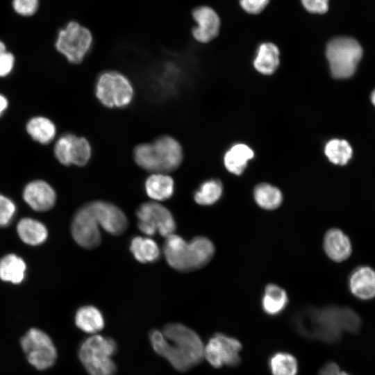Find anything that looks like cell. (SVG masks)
Listing matches in <instances>:
<instances>
[{"instance_id":"21","label":"cell","mask_w":375,"mask_h":375,"mask_svg":"<svg viewBox=\"0 0 375 375\" xmlns=\"http://www.w3.org/2000/svg\"><path fill=\"white\" fill-rule=\"evenodd\" d=\"M26 129L33 140L42 144L50 143L56 134V128L53 122L42 116L30 119L26 124Z\"/></svg>"},{"instance_id":"27","label":"cell","mask_w":375,"mask_h":375,"mask_svg":"<svg viewBox=\"0 0 375 375\" xmlns=\"http://www.w3.org/2000/svg\"><path fill=\"white\" fill-rule=\"evenodd\" d=\"M134 258L141 263L153 262L160 257V249L156 242L149 238L134 237L130 245Z\"/></svg>"},{"instance_id":"40","label":"cell","mask_w":375,"mask_h":375,"mask_svg":"<svg viewBox=\"0 0 375 375\" xmlns=\"http://www.w3.org/2000/svg\"><path fill=\"white\" fill-rule=\"evenodd\" d=\"M371 99H372V102L375 106V90L372 93Z\"/></svg>"},{"instance_id":"1","label":"cell","mask_w":375,"mask_h":375,"mask_svg":"<svg viewBox=\"0 0 375 375\" xmlns=\"http://www.w3.org/2000/svg\"><path fill=\"white\" fill-rule=\"evenodd\" d=\"M294 329L305 338L326 344L340 341L344 333L356 334L362 326L359 315L346 306L310 307L292 318Z\"/></svg>"},{"instance_id":"18","label":"cell","mask_w":375,"mask_h":375,"mask_svg":"<svg viewBox=\"0 0 375 375\" xmlns=\"http://www.w3.org/2000/svg\"><path fill=\"white\" fill-rule=\"evenodd\" d=\"M147 195L155 201H165L169 199L174 193L173 178L165 173H153L144 183Z\"/></svg>"},{"instance_id":"29","label":"cell","mask_w":375,"mask_h":375,"mask_svg":"<svg viewBox=\"0 0 375 375\" xmlns=\"http://www.w3.org/2000/svg\"><path fill=\"white\" fill-rule=\"evenodd\" d=\"M272 375H297L298 363L295 357L286 352H276L269 360Z\"/></svg>"},{"instance_id":"32","label":"cell","mask_w":375,"mask_h":375,"mask_svg":"<svg viewBox=\"0 0 375 375\" xmlns=\"http://www.w3.org/2000/svg\"><path fill=\"white\" fill-rule=\"evenodd\" d=\"M40 6V0H12L14 11L22 17H31L35 15Z\"/></svg>"},{"instance_id":"16","label":"cell","mask_w":375,"mask_h":375,"mask_svg":"<svg viewBox=\"0 0 375 375\" xmlns=\"http://www.w3.org/2000/svg\"><path fill=\"white\" fill-rule=\"evenodd\" d=\"M349 288L357 299L368 301L375 298V271L369 266L354 269L349 278Z\"/></svg>"},{"instance_id":"11","label":"cell","mask_w":375,"mask_h":375,"mask_svg":"<svg viewBox=\"0 0 375 375\" xmlns=\"http://www.w3.org/2000/svg\"><path fill=\"white\" fill-rule=\"evenodd\" d=\"M99 223L88 203L76 212L71 225L72 235L81 247L92 249L101 243Z\"/></svg>"},{"instance_id":"38","label":"cell","mask_w":375,"mask_h":375,"mask_svg":"<svg viewBox=\"0 0 375 375\" xmlns=\"http://www.w3.org/2000/svg\"><path fill=\"white\" fill-rule=\"evenodd\" d=\"M8 100L2 94H0V116L4 112L8 107Z\"/></svg>"},{"instance_id":"35","label":"cell","mask_w":375,"mask_h":375,"mask_svg":"<svg viewBox=\"0 0 375 375\" xmlns=\"http://www.w3.org/2000/svg\"><path fill=\"white\" fill-rule=\"evenodd\" d=\"M304 8L312 13H325L328 9V0H301Z\"/></svg>"},{"instance_id":"33","label":"cell","mask_w":375,"mask_h":375,"mask_svg":"<svg viewBox=\"0 0 375 375\" xmlns=\"http://www.w3.org/2000/svg\"><path fill=\"white\" fill-rule=\"evenodd\" d=\"M16 210L13 201L0 194V226H7L12 219Z\"/></svg>"},{"instance_id":"34","label":"cell","mask_w":375,"mask_h":375,"mask_svg":"<svg viewBox=\"0 0 375 375\" xmlns=\"http://www.w3.org/2000/svg\"><path fill=\"white\" fill-rule=\"evenodd\" d=\"M269 0H240L242 8L250 14H258L262 12Z\"/></svg>"},{"instance_id":"8","label":"cell","mask_w":375,"mask_h":375,"mask_svg":"<svg viewBox=\"0 0 375 375\" xmlns=\"http://www.w3.org/2000/svg\"><path fill=\"white\" fill-rule=\"evenodd\" d=\"M20 344L28 362L37 369H47L55 363L56 349L44 331L35 328L29 329L22 336Z\"/></svg>"},{"instance_id":"13","label":"cell","mask_w":375,"mask_h":375,"mask_svg":"<svg viewBox=\"0 0 375 375\" xmlns=\"http://www.w3.org/2000/svg\"><path fill=\"white\" fill-rule=\"evenodd\" d=\"M88 204L99 225L108 233L119 235L126 230L127 217L115 204L101 200L91 201Z\"/></svg>"},{"instance_id":"20","label":"cell","mask_w":375,"mask_h":375,"mask_svg":"<svg viewBox=\"0 0 375 375\" xmlns=\"http://www.w3.org/2000/svg\"><path fill=\"white\" fill-rule=\"evenodd\" d=\"M75 324L81 331L95 334L103 329L104 319L100 310L92 306L80 308L75 315Z\"/></svg>"},{"instance_id":"5","label":"cell","mask_w":375,"mask_h":375,"mask_svg":"<svg viewBox=\"0 0 375 375\" xmlns=\"http://www.w3.org/2000/svg\"><path fill=\"white\" fill-rule=\"evenodd\" d=\"M93 44L91 31L77 21H69L57 34L56 50L69 62L78 64L83 61Z\"/></svg>"},{"instance_id":"26","label":"cell","mask_w":375,"mask_h":375,"mask_svg":"<svg viewBox=\"0 0 375 375\" xmlns=\"http://www.w3.org/2000/svg\"><path fill=\"white\" fill-rule=\"evenodd\" d=\"M26 266L23 259L15 254H8L0 260V278L14 284L24 278Z\"/></svg>"},{"instance_id":"23","label":"cell","mask_w":375,"mask_h":375,"mask_svg":"<svg viewBox=\"0 0 375 375\" xmlns=\"http://www.w3.org/2000/svg\"><path fill=\"white\" fill-rule=\"evenodd\" d=\"M288 303L286 292L280 286L269 284L265 287L262 307L265 313L276 315L281 313Z\"/></svg>"},{"instance_id":"30","label":"cell","mask_w":375,"mask_h":375,"mask_svg":"<svg viewBox=\"0 0 375 375\" xmlns=\"http://www.w3.org/2000/svg\"><path fill=\"white\" fill-rule=\"evenodd\" d=\"M222 192L221 181L217 179H210L201 184L194 193V199L199 205L210 206L220 199Z\"/></svg>"},{"instance_id":"25","label":"cell","mask_w":375,"mask_h":375,"mask_svg":"<svg viewBox=\"0 0 375 375\" xmlns=\"http://www.w3.org/2000/svg\"><path fill=\"white\" fill-rule=\"evenodd\" d=\"M67 151L69 166L74 165L83 167L89 162L92 155L88 140L72 133L69 134Z\"/></svg>"},{"instance_id":"17","label":"cell","mask_w":375,"mask_h":375,"mask_svg":"<svg viewBox=\"0 0 375 375\" xmlns=\"http://www.w3.org/2000/svg\"><path fill=\"white\" fill-rule=\"evenodd\" d=\"M323 246L328 257L337 262L347 260L352 251L349 237L338 228H331L326 233Z\"/></svg>"},{"instance_id":"12","label":"cell","mask_w":375,"mask_h":375,"mask_svg":"<svg viewBox=\"0 0 375 375\" xmlns=\"http://www.w3.org/2000/svg\"><path fill=\"white\" fill-rule=\"evenodd\" d=\"M155 173H166L176 169L183 160V150L179 142L168 135L161 136L151 143Z\"/></svg>"},{"instance_id":"39","label":"cell","mask_w":375,"mask_h":375,"mask_svg":"<svg viewBox=\"0 0 375 375\" xmlns=\"http://www.w3.org/2000/svg\"><path fill=\"white\" fill-rule=\"evenodd\" d=\"M7 51L5 43L0 40V55Z\"/></svg>"},{"instance_id":"19","label":"cell","mask_w":375,"mask_h":375,"mask_svg":"<svg viewBox=\"0 0 375 375\" xmlns=\"http://www.w3.org/2000/svg\"><path fill=\"white\" fill-rule=\"evenodd\" d=\"M17 230L20 239L29 245L43 243L48 235L45 226L31 218L22 219L17 224Z\"/></svg>"},{"instance_id":"7","label":"cell","mask_w":375,"mask_h":375,"mask_svg":"<svg viewBox=\"0 0 375 375\" xmlns=\"http://www.w3.org/2000/svg\"><path fill=\"white\" fill-rule=\"evenodd\" d=\"M95 95L106 107L124 108L132 101L134 90L126 76L116 71H106L97 80Z\"/></svg>"},{"instance_id":"24","label":"cell","mask_w":375,"mask_h":375,"mask_svg":"<svg viewBox=\"0 0 375 375\" xmlns=\"http://www.w3.org/2000/svg\"><path fill=\"white\" fill-rule=\"evenodd\" d=\"M253 157V151L244 144L233 146L224 156V165L228 171L236 175H240L247 165V162Z\"/></svg>"},{"instance_id":"14","label":"cell","mask_w":375,"mask_h":375,"mask_svg":"<svg viewBox=\"0 0 375 375\" xmlns=\"http://www.w3.org/2000/svg\"><path fill=\"white\" fill-rule=\"evenodd\" d=\"M192 17L196 22V26L192 29V34L197 41L206 43L217 36L220 19L212 8L207 6H198L193 9Z\"/></svg>"},{"instance_id":"2","label":"cell","mask_w":375,"mask_h":375,"mask_svg":"<svg viewBox=\"0 0 375 375\" xmlns=\"http://www.w3.org/2000/svg\"><path fill=\"white\" fill-rule=\"evenodd\" d=\"M150 341L154 351L180 372L193 368L204 358V345L200 337L181 324H167L161 332L153 331Z\"/></svg>"},{"instance_id":"31","label":"cell","mask_w":375,"mask_h":375,"mask_svg":"<svg viewBox=\"0 0 375 375\" xmlns=\"http://www.w3.org/2000/svg\"><path fill=\"white\" fill-rule=\"evenodd\" d=\"M324 152L328 160L335 165H344L351 159L352 149L344 140L333 139L327 142Z\"/></svg>"},{"instance_id":"37","label":"cell","mask_w":375,"mask_h":375,"mask_svg":"<svg viewBox=\"0 0 375 375\" xmlns=\"http://www.w3.org/2000/svg\"><path fill=\"white\" fill-rule=\"evenodd\" d=\"M317 375H352L344 370L333 362L326 363L319 371Z\"/></svg>"},{"instance_id":"6","label":"cell","mask_w":375,"mask_h":375,"mask_svg":"<svg viewBox=\"0 0 375 375\" xmlns=\"http://www.w3.org/2000/svg\"><path fill=\"white\" fill-rule=\"evenodd\" d=\"M326 55L332 75L338 78L351 76L362 55V47L354 39L335 38L327 44Z\"/></svg>"},{"instance_id":"22","label":"cell","mask_w":375,"mask_h":375,"mask_svg":"<svg viewBox=\"0 0 375 375\" xmlns=\"http://www.w3.org/2000/svg\"><path fill=\"white\" fill-rule=\"evenodd\" d=\"M253 65L256 69L263 74H273L279 65L278 47L271 42L261 44L258 47Z\"/></svg>"},{"instance_id":"15","label":"cell","mask_w":375,"mask_h":375,"mask_svg":"<svg viewBox=\"0 0 375 375\" xmlns=\"http://www.w3.org/2000/svg\"><path fill=\"white\" fill-rule=\"evenodd\" d=\"M23 197L33 210L39 212L52 208L56 200V194L53 188L42 180L28 183L24 188Z\"/></svg>"},{"instance_id":"4","label":"cell","mask_w":375,"mask_h":375,"mask_svg":"<svg viewBox=\"0 0 375 375\" xmlns=\"http://www.w3.org/2000/svg\"><path fill=\"white\" fill-rule=\"evenodd\" d=\"M116 351L117 344L112 339L94 335L81 344L78 356L90 375H114L116 365L112 357Z\"/></svg>"},{"instance_id":"10","label":"cell","mask_w":375,"mask_h":375,"mask_svg":"<svg viewBox=\"0 0 375 375\" xmlns=\"http://www.w3.org/2000/svg\"><path fill=\"white\" fill-rule=\"evenodd\" d=\"M242 344L237 339L216 333L204 346V358L215 368L235 367L240 362Z\"/></svg>"},{"instance_id":"3","label":"cell","mask_w":375,"mask_h":375,"mask_svg":"<svg viewBox=\"0 0 375 375\" xmlns=\"http://www.w3.org/2000/svg\"><path fill=\"white\" fill-rule=\"evenodd\" d=\"M163 253L173 269L188 272L207 265L215 253L212 241L203 236L194 238L189 242L174 233L166 238Z\"/></svg>"},{"instance_id":"28","label":"cell","mask_w":375,"mask_h":375,"mask_svg":"<svg viewBox=\"0 0 375 375\" xmlns=\"http://www.w3.org/2000/svg\"><path fill=\"white\" fill-rule=\"evenodd\" d=\"M253 197L257 204L266 210L277 208L283 201L280 190L268 183L258 185L255 188Z\"/></svg>"},{"instance_id":"9","label":"cell","mask_w":375,"mask_h":375,"mask_svg":"<svg viewBox=\"0 0 375 375\" xmlns=\"http://www.w3.org/2000/svg\"><path fill=\"white\" fill-rule=\"evenodd\" d=\"M139 229L147 235L158 232L164 238L174 233L176 222L171 212L162 204L149 201L141 204L136 211Z\"/></svg>"},{"instance_id":"36","label":"cell","mask_w":375,"mask_h":375,"mask_svg":"<svg viewBox=\"0 0 375 375\" xmlns=\"http://www.w3.org/2000/svg\"><path fill=\"white\" fill-rule=\"evenodd\" d=\"M15 64V57L9 51L0 55V77L8 76L12 70Z\"/></svg>"}]
</instances>
